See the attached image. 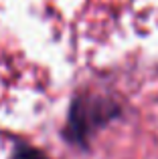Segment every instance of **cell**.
Returning <instances> with one entry per match:
<instances>
[{
    "label": "cell",
    "instance_id": "obj_1",
    "mask_svg": "<svg viewBox=\"0 0 158 159\" xmlns=\"http://www.w3.org/2000/svg\"><path fill=\"white\" fill-rule=\"evenodd\" d=\"M122 109L116 101L95 93H79L71 99L63 137L71 145L87 149L89 139L110 121L118 119Z\"/></svg>",
    "mask_w": 158,
    "mask_h": 159
},
{
    "label": "cell",
    "instance_id": "obj_2",
    "mask_svg": "<svg viewBox=\"0 0 158 159\" xmlns=\"http://www.w3.org/2000/svg\"><path fill=\"white\" fill-rule=\"evenodd\" d=\"M10 159H49V157L37 147H31V145H16Z\"/></svg>",
    "mask_w": 158,
    "mask_h": 159
}]
</instances>
